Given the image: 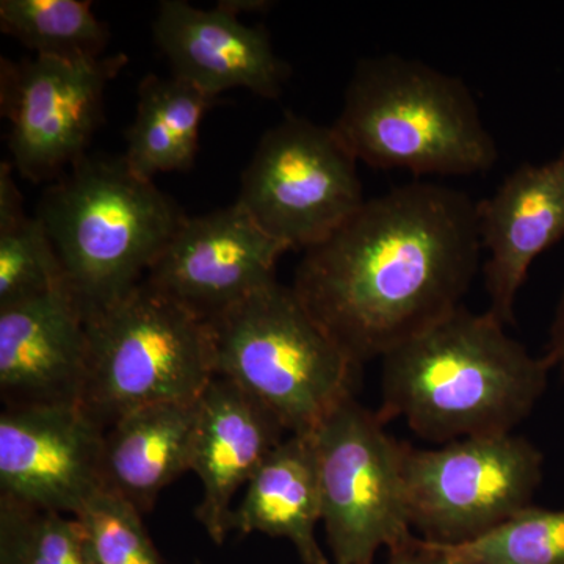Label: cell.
Segmentation results:
<instances>
[{
    "label": "cell",
    "instance_id": "4fadbf2b",
    "mask_svg": "<svg viewBox=\"0 0 564 564\" xmlns=\"http://www.w3.org/2000/svg\"><path fill=\"white\" fill-rule=\"evenodd\" d=\"M152 33L172 76L210 98L245 88L276 99L291 77L292 68L274 51L269 31L245 25L220 6L204 10L185 0H163Z\"/></svg>",
    "mask_w": 564,
    "mask_h": 564
},
{
    "label": "cell",
    "instance_id": "603a6c76",
    "mask_svg": "<svg viewBox=\"0 0 564 564\" xmlns=\"http://www.w3.org/2000/svg\"><path fill=\"white\" fill-rule=\"evenodd\" d=\"M444 547L463 564H564V510L530 505L484 536Z\"/></svg>",
    "mask_w": 564,
    "mask_h": 564
},
{
    "label": "cell",
    "instance_id": "ba28073f",
    "mask_svg": "<svg viewBox=\"0 0 564 564\" xmlns=\"http://www.w3.org/2000/svg\"><path fill=\"white\" fill-rule=\"evenodd\" d=\"M544 456L513 433L404 448L408 514L422 540L469 543L532 505Z\"/></svg>",
    "mask_w": 564,
    "mask_h": 564
},
{
    "label": "cell",
    "instance_id": "8fae6325",
    "mask_svg": "<svg viewBox=\"0 0 564 564\" xmlns=\"http://www.w3.org/2000/svg\"><path fill=\"white\" fill-rule=\"evenodd\" d=\"M284 252L236 202L185 218L143 281L209 322L276 281Z\"/></svg>",
    "mask_w": 564,
    "mask_h": 564
},
{
    "label": "cell",
    "instance_id": "ac0fdd59",
    "mask_svg": "<svg viewBox=\"0 0 564 564\" xmlns=\"http://www.w3.org/2000/svg\"><path fill=\"white\" fill-rule=\"evenodd\" d=\"M322 496L313 433L285 437L248 481L229 529L291 541L304 564H329L315 536Z\"/></svg>",
    "mask_w": 564,
    "mask_h": 564
},
{
    "label": "cell",
    "instance_id": "7402d4cb",
    "mask_svg": "<svg viewBox=\"0 0 564 564\" xmlns=\"http://www.w3.org/2000/svg\"><path fill=\"white\" fill-rule=\"evenodd\" d=\"M0 564H88L79 522L0 496Z\"/></svg>",
    "mask_w": 564,
    "mask_h": 564
},
{
    "label": "cell",
    "instance_id": "d4e9b609",
    "mask_svg": "<svg viewBox=\"0 0 564 564\" xmlns=\"http://www.w3.org/2000/svg\"><path fill=\"white\" fill-rule=\"evenodd\" d=\"M384 564H463L444 545L415 538L413 543L399 551L389 552Z\"/></svg>",
    "mask_w": 564,
    "mask_h": 564
},
{
    "label": "cell",
    "instance_id": "484cf974",
    "mask_svg": "<svg viewBox=\"0 0 564 564\" xmlns=\"http://www.w3.org/2000/svg\"><path fill=\"white\" fill-rule=\"evenodd\" d=\"M544 358L551 362V366L560 367L564 370V291L560 299L554 322H552L551 333H549V343L545 347Z\"/></svg>",
    "mask_w": 564,
    "mask_h": 564
},
{
    "label": "cell",
    "instance_id": "ffe728a7",
    "mask_svg": "<svg viewBox=\"0 0 564 564\" xmlns=\"http://www.w3.org/2000/svg\"><path fill=\"white\" fill-rule=\"evenodd\" d=\"M13 170L11 162L0 165V307L66 289L43 223L25 214Z\"/></svg>",
    "mask_w": 564,
    "mask_h": 564
},
{
    "label": "cell",
    "instance_id": "44dd1931",
    "mask_svg": "<svg viewBox=\"0 0 564 564\" xmlns=\"http://www.w3.org/2000/svg\"><path fill=\"white\" fill-rule=\"evenodd\" d=\"M0 29L39 57L96 61L110 32L87 0H2Z\"/></svg>",
    "mask_w": 564,
    "mask_h": 564
},
{
    "label": "cell",
    "instance_id": "5b68a950",
    "mask_svg": "<svg viewBox=\"0 0 564 564\" xmlns=\"http://www.w3.org/2000/svg\"><path fill=\"white\" fill-rule=\"evenodd\" d=\"M209 323L215 377L265 404L289 433H313L355 392L361 367L278 281Z\"/></svg>",
    "mask_w": 564,
    "mask_h": 564
},
{
    "label": "cell",
    "instance_id": "8992f818",
    "mask_svg": "<svg viewBox=\"0 0 564 564\" xmlns=\"http://www.w3.org/2000/svg\"><path fill=\"white\" fill-rule=\"evenodd\" d=\"M80 406L102 429L161 403H193L215 378L209 323L141 281L87 321Z\"/></svg>",
    "mask_w": 564,
    "mask_h": 564
},
{
    "label": "cell",
    "instance_id": "277c9868",
    "mask_svg": "<svg viewBox=\"0 0 564 564\" xmlns=\"http://www.w3.org/2000/svg\"><path fill=\"white\" fill-rule=\"evenodd\" d=\"M333 129L356 161L378 170L473 176L499 161L464 80L397 54L358 62Z\"/></svg>",
    "mask_w": 564,
    "mask_h": 564
},
{
    "label": "cell",
    "instance_id": "9c48e42d",
    "mask_svg": "<svg viewBox=\"0 0 564 564\" xmlns=\"http://www.w3.org/2000/svg\"><path fill=\"white\" fill-rule=\"evenodd\" d=\"M366 202L358 161L333 126L293 113L259 140L237 199L288 251L322 243Z\"/></svg>",
    "mask_w": 564,
    "mask_h": 564
},
{
    "label": "cell",
    "instance_id": "2e32d148",
    "mask_svg": "<svg viewBox=\"0 0 564 564\" xmlns=\"http://www.w3.org/2000/svg\"><path fill=\"white\" fill-rule=\"evenodd\" d=\"M288 430L250 392L228 378L215 377L196 402L191 470L203 485L196 507L199 524L215 544L231 532L237 491L285 440Z\"/></svg>",
    "mask_w": 564,
    "mask_h": 564
},
{
    "label": "cell",
    "instance_id": "7a4b0ae2",
    "mask_svg": "<svg viewBox=\"0 0 564 564\" xmlns=\"http://www.w3.org/2000/svg\"><path fill=\"white\" fill-rule=\"evenodd\" d=\"M381 361L378 417L402 419L436 444L513 433L532 414L554 369L508 336L491 313L464 306Z\"/></svg>",
    "mask_w": 564,
    "mask_h": 564
},
{
    "label": "cell",
    "instance_id": "6da1fadb",
    "mask_svg": "<svg viewBox=\"0 0 564 564\" xmlns=\"http://www.w3.org/2000/svg\"><path fill=\"white\" fill-rule=\"evenodd\" d=\"M480 252L477 202L455 188L411 182L367 199L304 251L292 288L362 367L458 311Z\"/></svg>",
    "mask_w": 564,
    "mask_h": 564
},
{
    "label": "cell",
    "instance_id": "cb8c5ba5",
    "mask_svg": "<svg viewBox=\"0 0 564 564\" xmlns=\"http://www.w3.org/2000/svg\"><path fill=\"white\" fill-rule=\"evenodd\" d=\"M141 516L117 494H95L76 516L88 564H163Z\"/></svg>",
    "mask_w": 564,
    "mask_h": 564
},
{
    "label": "cell",
    "instance_id": "5bb4252c",
    "mask_svg": "<svg viewBox=\"0 0 564 564\" xmlns=\"http://www.w3.org/2000/svg\"><path fill=\"white\" fill-rule=\"evenodd\" d=\"M87 364V322L66 289L0 307L3 408L80 406Z\"/></svg>",
    "mask_w": 564,
    "mask_h": 564
},
{
    "label": "cell",
    "instance_id": "52a82bcc",
    "mask_svg": "<svg viewBox=\"0 0 564 564\" xmlns=\"http://www.w3.org/2000/svg\"><path fill=\"white\" fill-rule=\"evenodd\" d=\"M322 522L334 564H373L381 549L406 547L411 533L404 494V448L377 413L355 395L313 432Z\"/></svg>",
    "mask_w": 564,
    "mask_h": 564
},
{
    "label": "cell",
    "instance_id": "30bf717a",
    "mask_svg": "<svg viewBox=\"0 0 564 564\" xmlns=\"http://www.w3.org/2000/svg\"><path fill=\"white\" fill-rule=\"evenodd\" d=\"M128 61L126 54L80 62L2 58L0 107L11 124V165L24 180H58L87 155L102 122L107 85Z\"/></svg>",
    "mask_w": 564,
    "mask_h": 564
},
{
    "label": "cell",
    "instance_id": "e0dca14e",
    "mask_svg": "<svg viewBox=\"0 0 564 564\" xmlns=\"http://www.w3.org/2000/svg\"><path fill=\"white\" fill-rule=\"evenodd\" d=\"M196 402L151 404L109 426L104 433V489L141 514L151 511L166 486L191 473Z\"/></svg>",
    "mask_w": 564,
    "mask_h": 564
},
{
    "label": "cell",
    "instance_id": "4316f807",
    "mask_svg": "<svg viewBox=\"0 0 564 564\" xmlns=\"http://www.w3.org/2000/svg\"><path fill=\"white\" fill-rule=\"evenodd\" d=\"M217 6L221 9L228 10L229 13L240 17L243 13H265L272 9V2L265 0H221Z\"/></svg>",
    "mask_w": 564,
    "mask_h": 564
},
{
    "label": "cell",
    "instance_id": "3957f363",
    "mask_svg": "<svg viewBox=\"0 0 564 564\" xmlns=\"http://www.w3.org/2000/svg\"><path fill=\"white\" fill-rule=\"evenodd\" d=\"M36 217L85 321L128 295L185 221L124 155H84L41 195Z\"/></svg>",
    "mask_w": 564,
    "mask_h": 564
},
{
    "label": "cell",
    "instance_id": "d6986e66",
    "mask_svg": "<svg viewBox=\"0 0 564 564\" xmlns=\"http://www.w3.org/2000/svg\"><path fill=\"white\" fill-rule=\"evenodd\" d=\"M215 98L177 77L155 74L139 87L135 118L126 132V162L141 180L188 172L198 152L199 128Z\"/></svg>",
    "mask_w": 564,
    "mask_h": 564
},
{
    "label": "cell",
    "instance_id": "7c38bea8",
    "mask_svg": "<svg viewBox=\"0 0 564 564\" xmlns=\"http://www.w3.org/2000/svg\"><path fill=\"white\" fill-rule=\"evenodd\" d=\"M104 433L79 404L3 408L0 496L76 518L104 489Z\"/></svg>",
    "mask_w": 564,
    "mask_h": 564
},
{
    "label": "cell",
    "instance_id": "9a60e30c",
    "mask_svg": "<svg viewBox=\"0 0 564 564\" xmlns=\"http://www.w3.org/2000/svg\"><path fill=\"white\" fill-rule=\"evenodd\" d=\"M478 236L488 251L489 310L505 326L532 263L564 239V150L551 161L524 163L489 198L477 202Z\"/></svg>",
    "mask_w": 564,
    "mask_h": 564
}]
</instances>
